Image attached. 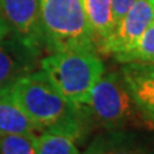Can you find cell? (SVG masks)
<instances>
[{"instance_id": "1", "label": "cell", "mask_w": 154, "mask_h": 154, "mask_svg": "<svg viewBox=\"0 0 154 154\" xmlns=\"http://www.w3.org/2000/svg\"><path fill=\"white\" fill-rule=\"evenodd\" d=\"M5 91L40 131L77 119H90L82 105L67 100L41 69L22 76Z\"/></svg>"}, {"instance_id": "2", "label": "cell", "mask_w": 154, "mask_h": 154, "mask_svg": "<svg viewBox=\"0 0 154 154\" xmlns=\"http://www.w3.org/2000/svg\"><path fill=\"white\" fill-rule=\"evenodd\" d=\"M40 68L54 88L81 107L105 68L96 50L54 51L40 60Z\"/></svg>"}, {"instance_id": "3", "label": "cell", "mask_w": 154, "mask_h": 154, "mask_svg": "<svg viewBox=\"0 0 154 154\" xmlns=\"http://www.w3.org/2000/svg\"><path fill=\"white\" fill-rule=\"evenodd\" d=\"M38 4L45 45L49 53L96 50L81 0H38Z\"/></svg>"}, {"instance_id": "4", "label": "cell", "mask_w": 154, "mask_h": 154, "mask_svg": "<svg viewBox=\"0 0 154 154\" xmlns=\"http://www.w3.org/2000/svg\"><path fill=\"white\" fill-rule=\"evenodd\" d=\"M82 107L90 119L110 131L144 123L121 72H104Z\"/></svg>"}, {"instance_id": "5", "label": "cell", "mask_w": 154, "mask_h": 154, "mask_svg": "<svg viewBox=\"0 0 154 154\" xmlns=\"http://www.w3.org/2000/svg\"><path fill=\"white\" fill-rule=\"evenodd\" d=\"M0 12L19 41L38 55L46 49L38 0H0Z\"/></svg>"}, {"instance_id": "6", "label": "cell", "mask_w": 154, "mask_h": 154, "mask_svg": "<svg viewBox=\"0 0 154 154\" xmlns=\"http://www.w3.org/2000/svg\"><path fill=\"white\" fill-rule=\"evenodd\" d=\"M154 22V8L150 0H136L117 21L112 33L96 46L98 53L116 55L136 44L145 30Z\"/></svg>"}, {"instance_id": "7", "label": "cell", "mask_w": 154, "mask_h": 154, "mask_svg": "<svg viewBox=\"0 0 154 154\" xmlns=\"http://www.w3.org/2000/svg\"><path fill=\"white\" fill-rule=\"evenodd\" d=\"M119 72L144 123L154 128V64L122 63Z\"/></svg>"}, {"instance_id": "8", "label": "cell", "mask_w": 154, "mask_h": 154, "mask_svg": "<svg viewBox=\"0 0 154 154\" xmlns=\"http://www.w3.org/2000/svg\"><path fill=\"white\" fill-rule=\"evenodd\" d=\"M38 55L9 33L0 40V91L7 90L22 76L35 71Z\"/></svg>"}, {"instance_id": "9", "label": "cell", "mask_w": 154, "mask_h": 154, "mask_svg": "<svg viewBox=\"0 0 154 154\" xmlns=\"http://www.w3.org/2000/svg\"><path fill=\"white\" fill-rule=\"evenodd\" d=\"M85 119L45 128L37 135V154H81L77 141L85 135Z\"/></svg>"}, {"instance_id": "10", "label": "cell", "mask_w": 154, "mask_h": 154, "mask_svg": "<svg viewBox=\"0 0 154 154\" xmlns=\"http://www.w3.org/2000/svg\"><path fill=\"white\" fill-rule=\"evenodd\" d=\"M81 2L93 32L95 45L98 46L112 33L116 26L112 0H81Z\"/></svg>"}, {"instance_id": "11", "label": "cell", "mask_w": 154, "mask_h": 154, "mask_svg": "<svg viewBox=\"0 0 154 154\" xmlns=\"http://www.w3.org/2000/svg\"><path fill=\"white\" fill-rule=\"evenodd\" d=\"M40 131L5 90L0 91V134H36Z\"/></svg>"}, {"instance_id": "12", "label": "cell", "mask_w": 154, "mask_h": 154, "mask_svg": "<svg viewBox=\"0 0 154 154\" xmlns=\"http://www.w3.org/2000/svg\"><path fill=\"white\" fill-rule=\"evenodd\" d=\"M103 141L104 154H154V140L122 130L103 136Z\"/></svg>"}, {"instance_id": "13", "label": "cell", "mask_w": 154, "mask_h": 154, "mask_svg": "<svg viewBox=\"0 0 154 154\" xmlns=\"http://www.w3.org/2000/svg\"><path fill=\"white\" fill-rule=\"evenodd\" d=\"M119 63H146L154 64V22L140 36L131 49L113 55Z\"/></svg>"}, {"instance_id": "14", "label": "cell", "mask_w": 154, "mask_h": 154, "mask_svg": "<svg viewBox=\"0 0 154 154\" xmlns=\"http://www.w3.org/2000/svg\"><path fill=\"white\" fill-rule=\"evenodd\" d=\"M0 154H37V135L0 134Z\"/></svg>"}, {"instance_id": "15", "label": "cell", "mask_w": 154, "mask_h": 154, "mask_svg": "<svg viewBox=\"0 0 154 154\" xmlns=\"http://www.w3.org/2000/svg\"><path fill=\"white\" fill-rule=\"evenodd\" d=\"M135 2H136V0H112V7H113V14H114L116 23H117L118 19L132 7V4Z\"/></svg>"}, {"instance_id": "16", "label": "cell", "mask_w": 154, "mask_h": 154, "mask_svg": "<svg viewBox=\"0 0 154 154\" xmlns=\"http://www.w3.org/2000/svg\"><path fill=\"white\" fill-rule=\"evenodd\" d=\"M82 154H104V141L103 136L96 137L95 140L88 146V149Z\"/></svg>"}, {"instance_id": "17", "label": "cell", "mask_w": 154, "mask_h": 154, "mask_svg": "<svg viewBox=\"0 0 154 154\" xmlns=\"http://www.w3.org/2000/svg\"><path fill=\"white\" fill-rule=\"evenodd\" d=\"M9 33H11V30H9V27L7 25L5 19H4L2 12H0V40L4 38L5 36H8Z\"/></svg>"}, {"instance_id": "18", "label": "cell", "mask_w": 154, "mask_h": 154, "mask_svg": "<svg viewBox=\"0 0 154 154\" xmlns=\"http://www.w3.org/2000/svg\"><path fill=\"white\" fill-rule=\"evenodd\" d=\"M150 2H152V4H153V8H154V0H150Z\"/></svg>"}]
</instances>
